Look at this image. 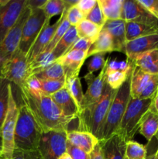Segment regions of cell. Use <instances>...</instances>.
Returning <instances> with one entry per match:
<instances>
[{"label":"cell","mask_w":158,"mask_h":159,"mask_svg":"<svg viewBox=\"0 0 158 159\" xmlns=\"http://www.w3.org/2000/svg\"><path fill=\"white\" fill-rule=\"evenodd\" d=\"M20 90L21 102L28 107L42 131H68L74 120L67 117L50 96L33 94L23 86Z\"/></svg>","instance_id":"cell-1"},{"label":"cell","mask_w":158,"mask_h":159,"mask_svg":"<svg viewBox=\"0 0 158 159\" xmlns=\"http://www.w3.org/2000/svg\"><path fill=\"white\" fill-rule=\"evenodd\" d=\"M117 90L112 89L106 83L100 99L93 105L81 110L77 116V130L91 133L99 141L102 140L104 124L112 102Z\"/></svg>","instance_id":"cell-2"},{"label":"cell","mask_w":158,"mask_h":159,"mask_svg":"<svg viewBox=\"0 0 158 159\" xmlns=\"http://www.w3.org/2000/svg\"><path fill=\"white\" fill-rule=\"evenodd\" d=\"M18 117L15 125V149L37 150L43 131L28 107L23 102L18 106Z\"/></svg>","instance_id":"cell-3"},{"label":"cell","mask_w":158,"mask_h":159,"mask_svg":"<svg viewBox=\"0 0 158 159\" xmlns=\"http://www.w3.org/2000/svg\"><path fill=\"white\" fill-rule=\"evenodd\" d=\"M153 99H133L130 97L126 110L116 134L125 141H131L139 130L143 116L148 111Z\"/></svg>","instance_id":"cell-4"},{"label":"cell","mask_w":158,"mask_h":159,"mask_svg":"<svg viewBox=\"0 0 158 159\" xmlns=\"http://www.w3.org/2000/svg\"><path fill=\"white\" fill-rule=\"evenodd\" d=\"M131 75L124 82L123 85L117 90V93L112 102L106 119H105V124H104L102 140L109 138L112 135L116 133L118 128H119V124L123 117L127 105L130 99Z\"/></svg>","instance_id":"cell-5"},{"label":"cell","mask_w":158,"mask_h":159,"mask_svg":"<svg viewBox=\"0 0 158 159\" xmlns=\"http://www.w3.org/2000/svg\"><path fill=\"white\" fill-rule=\"evenodd\" d=\"M18 105L14 98L12 84L9 89V102L6 117L1 129L2 141V159H11L15 150V125L18 117Z\"/></svg>","instance_id":"cell-6"},{"label":"cell","mask_w":158,"mask_h":159,"mask_svg":"<svg viewBox=\"0 0 158 159\" xmlns=\"http://www.w3.org/2000/svg\"><path fill=\"white\" fill-rule=\"evenodd\" d=\"M0 78L21 88L27 78V55L18 48L1 65Z\"/></svg>","instance_id":"cell-7"},{"label":"cell","mask_w":158,"mask_h":159,"mask_svg":"<svg viewBox=\"0 0 158 159\" xmlns=\"http://www.w3.org/2000/svg\"><path fill=\"white\" fill-rule=\"evenodd\" d=\"M67 131L43 132L38 151L43 159H59L67 152Z\"/></svg>","instance_id":"cell-8"},{"label":"cell","mask_w":158,"mask_h":159,"mask_svg":"<svg viewBox=\"0 0 158 159\" xmlns=\"http://www.w3.org/2000/svg\"><path fill=\"white\" fill-rule=\"evenodd\" d=\"M46 23V16L41 8L31 9L30 15L23 26L19 49L27 55L29 49Z\"/></svg>","instance_id":"cell-9"},{"label":"cell","mask_w":158,"mask_h":159,"mask_svg":"<svg viewBox=\"0 0 158 159\" xmlns=\"http://www.w3.org/2000/svg\"><path fill=\"white\" fill-rule=\"evenodd\" d=\"M30 12V8L26 5L16 23L9 30L2 42L0 43V65L19 48L23 26L29 18Z\"/></svg>","instance_id":"cell-10"},{"label":"cell","mask_w":158,"mask_h":159,"mask_svg":"<svg viewBox=\"0 0 158 159\" xmlns=\"http://www.w3.org/2000/svg\"><path fill=\"white\" fill-rule=\"evenodd\" d=\"M27 0H0V43L15 25Z\"/></svg>","instance_id":"cell-11"},{"label":"cell","mask_w":158,"mask_h":159,"mask_svg":"<svg viewBox=\"0 0 158 159\" xmlns=\"http://www.w3.org/2000/svg\"><path fill=\"white\" fill-rule=\"evenodd\" d=\"M84 79L88 85V89L84 94L83 101L80 107V111L95 103L102 96L105 85V67L100 71L98 75L87 73ZM80 113V112H79Z\"/></svg>","instance_id":"cell-12"},{"label":"cell","mask_w":158,"mask_h":159,"mask_svg":"<svg viewBox=\"0 0 158 159\" xmlns=\"http://www.w3.org/2000/svg\"><path fill=\"white\" fill-rule=\"evenodd\" d=\"M64 14L60 15V18L52 25H50V22L46 21L41 32L40 33L37 37V40H35L34 43L31 48L29 49L27 54V65L32 62L39 54H41L45 48H46L50 40H52L53 37L55 34L56 30L60 26L62 20H63Z\"/></svg>","instance_id":"cell-13"},{"label":"cell","mask_w":158,"mask_h":159,"mask_svg":"<svg viewBox=\"0 0 158 159\" xmlns=\"http://www.w3.org/2000/svg\"><path fill=\"white\" fill-rule=\"evenodd\" d=\"M153 50H158V33L126 42L125 54L126 58L133 62L139 54Z\"/></svg>","instance_id":"cell-14"},{"label":"cell","mask_w":158,"mask_h":159,"mask_svg":"<svg viewBox=\"0 0 158 159\" xmlns=\"http://www.w3.org/2000/svg\"><path fill=\"white\" fill-rule=\"evenodd\" d=\"M121 20L125 22L158 21L156 17L141 6L138 0H123Z\"/></svg>","instance_id":"cell-15"},{"label":"cell","mask_w":158,"mask_h":159,"mask_svg":"<svg viewBox=\"0 0 158 159\" xmlns=\"http://www.w3.org/2000/svg\"><path fill=\"white\" fill-rule=\"evenodd\" d=\"M104 159H125L126 141L118 134L99 141Z\"/></svg>","instance_id":"cell-16"},{"label":"cell","mask_w":158,"mask_h":159,"mask_svg":"<svg viewBox=\"0 0 158 159\" xmlns=\"http://www.w3.org/2000/svg\"><path fill=\"white\" fill-rule=\"evenodd\" d=\"M103 30L108 33L112 39L114 51L125 52V21L122 20H106Z\"/></svg>","instance_id":"cell-17"},{"label":"cell","mask_w":158,"mask_h":159,"mask_svg":"<svg viewBox=\"0 0 158 159\" xmlns=\"http://www.w3.org/2000/svg\"><path fill=\"white\" fill-rule=\"evenodd\" d=\"M88 53L78 50L68 51V53L57 59L63 66L65 73V78L72 75H79V72L83 65Z\"/></svg>","instance_id":"cell-18"},{"label":"cell","mask_w":158,"mask_h":159,"mask_svg":"<svg viewBox=\"0 0 158 159\" xmlns=\"http://www.w3.org/2000/svg\"><path fill=\"white\" fill-rule=\"evenodd\" d=\"M158 33V21L125 22L126 42Z\"/></svg>","instance_id":"cell-19"},{"label":"cell","mask_w":158,"mask_h":159,"mask_svg":"<svg viewBox=\"0 0 158 159\" xmlns=\"http://www.w3.org/2000/svg\"><path fill=\"white\" fill-rule=\"evenodd\" d=\"M67 141L88 154L91 153L99 143V140L91 133L77 130H68Z\"/></svg>","instance_id":"cell-20"},{"label":"cell","mask_w":158,"mask_h":159,"mask_svg":"<svg viewBox=\"0 0 158 159\" xmlns=\"http://www.w3.org/2000/svg\"><path fill=\"white\" fill-rule=\"evenodd\" d=\"M50 98L67 117L73 120L77 117L79 114L78 107L65 87L50 96Z\"/></svg>","instance_id":"cell-21"},{"label":"cell","mask_w":158,"mask_h":159,"mask_svg":"<svg viewBox=\"0 0 158 159\" xmlns=\"http://www.w3.org/2000/svg\"><path fill=\"white\" fill-rule=\"evenodd\" d=\"M134 66L151 75L158 74V50L147 51L136 56L133 61Z\"/></svg>","instance_id":"cell-22"},{"label":"cell","mask_w":158,"mask_h":159,"mask_svg":"<svg viewBox=\"0 0 158 159\" xmlns=\"http://www.w3.org/2000/svg\"><path fill=\"white\" fill-rule=\"evenodd\" d=\"M152 75L134 66L130 79V97L139 99L141 93L147 87Z\"/></svg>","instance_id":"cell-23"},{"label":"cell","mask_w":158,"mask_h":159,"mask_svg":"<svg viewBox=\"0 0 158 159\" xmlns=\"http://www.w3.org/2000/svg\"><path fill=\"white\" fill-rule=\"evenodd\" d=\"M139 132L150 142L158 133V113L149 109L144 114L139 125Z\"/></svg>","instance_id":"cell-24"},{"label":"cell","mask_w":158,"mask_h":159,"mask_svg":"<svg viewBox=\"0 0 158 159\" xmlns=\"http://www.w3.org/2000/svg\"><path fill=\"white\" fill-rule=\"evenodd\" d=\"M78 38L79 37L76 26H70L66 34L64 35L61 40L58 42V43L56 45V47L52 51V54L56 58V60L64 55L71 49L74 43L78 40Z\"/></svg>","instance_id":"cell-25"},{"label":"cell","mask_w":158,"mask_h":159,"mask_svg":"<svg viewBox=\"0 0 158 159\" xmlns=\"http://www.w3.org/2000/svg\"><path fill=\"white\" fill-rule=\"evenodd\" d=\"M114 51L112 39L107 31L102 29L99 37L93 42L87 54V57L93 56L99 53H109Z\"/></svg>","instance_id":"cell-26"},{"label":"cell","mask_w":158,"mask_h":159,"mask_svg":"<svg viewBox=\"0 0 158 159\" xmlns=\"http://www.w3.org/2000/svg\"><path fill=\"white\" fill-rule=\"evenodd\" d=\"M52 52H42L32 62L27 65V78L34 76L56 61ZM26 78V79H27Z\"/></svg>","instance_id":"cell-27"},{"label":"cell","mask_w":158,"mask_h":159,"mask_svg":"<svg viewBox=\"0 0 158 159\" xmlns=\"http://www.w3.org/2000/svg\"><path fill=\"white\" fill-rule=\"evenodd\" d=\"M106 20H121L123 0H97Z\"/></svg>","instance_id":"cell-28"},{"label":"cell","mask_w":158,"mask_h":159,"mask_svg":"<svg viewBox=\"0 0 158 159\" xmlns=\"http://www.w3.org/2000/svg\"><path fill=\"white\" fill-rule=\"evenodd\" d=\"M65 88L68 89V93L75 101L80 112V107L84 98V93L79 75H72L65 78Z\"/></svg>","instance_id":"cell-29"},{"label":"cell","mask_w":158,"mask_h":159,"mask_svg":"<svg viewBox=\"0 0 158 159\" xmlns=\"http://www.w3.org/2000/svg\"><path fill=\"white\" fill-rule=\"evenodd\" d=\"M76 28L79 38L86 39L92 43L97 39L102 30V28L86 19L80 22L76 26Z\"/></svg>","instance_id":"cell-30"},{"label":"cell","mask_w":158,"mask_h":159,"mask_svg":"<svg viewBox=\"0 0 158 159\" xmlns=\"http://www.w3.org/2000/svg\"><path fill=\"white\" fill-rule=\"evenodd\" d=\"M133 70L129 71H106L105 69V83L108 86L111 87L112 89L118 90L123 85L124 82L127 80V79L129 77V75L133 72Z\"/></svg>","instance_id":"cell-31"},{"label":"cell","mask_w":158,"mask_h":159,"mask_svg":"<svg viewBox=\"0 0 158 159\" xmlns=\"http://www.w3.org/2000/svg\"><path fill=\"white\" fill-rule=\"evenodd\" d=\"M11 83L7 80L0 78V144L1 141V129L6 117L9 102V89Z\"/></svg>","instance_id":"cell-32"},{"label":"cell","mask_w":158,"mask_h":159,"mask_svg":"<svg viewBox=\"0 0 158 159\" xmlns=\"http://www.w3.org/2000/svg\"><path fill=\"white\" fill-rule=\"evenodd\" d=\"M34 76L39 80H57L65 78V73L61 64L56 61L50 66Z\"/></svg>","instance_id":"cell-33"},{"label":"cell","mask_w":158,"mask_h":159,"mask_svg":"<svg viewBox=\"0 0 158 159\" xmlns=\"http://www.w3.org/2000/svg\"><path fill=\"white\" fill-rule=\"evenodd\" d=\"M68 8H65L63 14V20H62L61 23H60V26H58V28L56 30L55 34L53 37L52 40H50V42L49 43V44L46 46V48H45L44 51L43 52H52V51L54 50V48H55L56 45L58 43V42L61 40L62 37H64L65 34H66L67 31L68 30V29L71 26V24L68 22V20H67V12H68Z\"/></svg>","instance_id":"cell-34"},{"label":"cell","mask_w":158,"mask_h":159,"mask_svg":"<svg viewBox=\"0 0 158 159\" xmlns=\"http://www.w3.org/2000/svg\"><path fill=\"white\" fill-rule=\"evenodd\" d=\"M66 8L64 0H46L41 8L46 16V21L50 22L54 16L61 15Z\"/></svg>","instance_id":"cell-35"},{"label":"cell","mask_w":158,"mask_h":159,"mask_svg":"<svg viewBox=\"0 0 158 159\" xmlns=\"http://www.w3.org/2000/svg\"><path fill=\"white\" fill-rule=\"evenodd\" d=\"M147 156V151L145 146L133 140L127 141L125 150L127 159H146Z\"/></svg>","instance_id":"cell-36"},{"label":"cell","mask_w":158,"mask_h":159,"mask_svg":"<svg viewBox=\"0 0 158 159\" xmlns=\"http://www.w3.org/2000/svg\"><path fill=\"white\" fill-rule=\"evenodd\" d=\"M134 65L128 59H119L117 57L112 58L108 57L106 59L105 69L106 71H129L133 69Z\"/></svg>","instance_id":"cell-37"},{"label":"cell","mask_w":158,"mask_h":159,"mask_svg":"<svg viewBox=\"0 0 158 159\" xmlns=\"http://www.w3.org/2000/svg\"><path fill=\"white\" fill-rule=\"evenodd\" d=\"M39 82L42 93L45 96H52L65 87V78L57 80H39Z\"/></svg>","instance_id":"cell-38"},{"label":"cell","mask_w":158,"mask_h":159,"mask_svg":"<svg viewBox=\"0 0 158 159\" xmlns=\"http://www.w3.org/2000/svg\"><path fill=\"white\" fill-rule=\"evenodd\" d=\"M105 53H99L94 54L87 64V69L88 73L94 74L98 71H101L105 67L106 60L105 58Z\"/></svg>","instance_id":"cell-39"},{"label":"cell","mask_w":158,"mask_h":159,"mask_svg":"<svg viewBox=\"0 0 158 159\" xmlns=\"http://www.w3.org/2000/svg\"><path fill=\"white\" fill-rule=\"evenodd\" d=\"M85 19L89 20L91 23H94L97 26H99L102 29L103 28L104 25H105V22H106V20H105V16H104L103 12H102V9H101L98 1L96 2L95 6L91 9V12L87 15Z\"/></svg>","instance_id":"cell-40"},{"label":"cell","mask_w":158,"mask_h":159,"mask_svg":"<svg viewBox=\"0 0 158 159\" xmlns=\"http://www.w3.org/2000/svg\"><path fill=\"white\" fill-rule=\"evenodd\" d=\"M158 91V74L152 75L148 84L145 89L141 93L139 99H153L155 94Z\"/></svg>","instance_id":"cell-41"},{"label":"cell","mask_w":158,"mask_h":159,"mask_svg":"<svg viewBox=\"0 0 158 159\" xmlns=\"http://www.w3.org/2000/svg\"><path fill=\"white\" fill-rule=\"evenodd\" d=\"M85 16L84 14L79 10L76 6H72L68 9L67 12V20L70 23L71 26H77L80 22L85 20Z\"/></svg>","instance_id":"cell-42"},{"label":"cell","mask_w":158,"mask_h":159,"mask_svg":"<svg viewBox=\"0 0 158 159\" xmlns=\"http://www.w3.org/2000/svg\"><path fill=\"white\" fill-rule=\"evenodd\" d=\"M11 159H43L38 149L34 151H23L15 149Z\"/></svg>","instance_id":"cell-43"},{"label":"cell","mask_w":158,"mask_h":159,"mask_svg":"<svg viewBox=\"0 0 158 159\" xmlns=\"http://www.w3.org/2000/svg\"><path fill=\"white\" fill-rule=\"evenodd\" d=\"M67 153L72 159H91L90 154H88L81 149L72 145L68 141H67Z\"/></svg>","instance_id":"cell-44"},{"label":"cell","mask_w":158,"mask_h":159,"mask_svg":"<svg viewBox=\"0 0 158 159\" xmlns=\"http://www.w3.org/2000/svg\"><path fill=\"white\" fill-rule=\"evenodd\" d=\"M23 86L26 88L28 91L30 92L31 93H33V94H43L41 92L40 82H39V80L35 76L28 77L26 79V81H25V83Z\"/></svg>","instance_id":"cell-45"},{"label":"cell","mask_w":158,"mask_h":159,"mask_svg":"<svg viewBox=\"0 0 158 159\" xmlns=\"http://www.w3.org/2000/svg\"><path fill=\"white\" fill-rule=\"evenodd\" d=\"M138 2L153 16L158 18V0H138Z\"/></svg>","instance_id":"cell-46"},{"label":"cell","mask_w":158,"mask_h":159,"mask_svg":"<svg viewBox=\"0 0 158 159\" xmlns=\"http://www.w3.org/2000/svg\"><path fill=\"white\" fill-rule=\"evenodd\" d=\"M96 2H97L96 0H79L76 6L78 8L79 10L84 14V16L86 18L87 15L94 8Z\"/></svg>","instance_id":"cell-47"},{"label":"cell","mask_w":158,"mask_h":159,"mask_svg":"<svg viewBox=\"0 0 158 159\" xmlns=\"http://www.w3.org/2000/svg\"><path fill=\"white\" fill-rule=\"evenodd\" d=\"M92 43H93L92 42L90 41V40H86V39L78 38V40L74 43V45L71 47V49H70L68 51H74V50H78V51H82L88 53Z\"/></svg>","instance_id":"cell-48"},{"label":"cell","mask_w":158,"mask_h":159,"mask_svg":"<svg viewBox=\"0 0 158 159\" xmlns=\"http://www.w3.org/2000/svg\"><path fill=\"white\" fill-rule=\"evenodd\" d=\"M46 0H27L26 5L30 8V9H40L46 3Z\"/></svg>","instance_id":"cell-49"},{"label":"cell","mask_w":158,"mask_h":159,"mask_svg":"<svg viewBox=\"0 0 158 159\" xmlns=\"http://www.w3.org/2000/svg\"><path fill=\"white\" fill-rule=\"evenodd\" d=\"M90 156H91V159H104L100 143H99L95 146L94 150L90 153Z\"/></svg>","instance_id":"cell-50"},{"label":"cell","mask_w":158,"mask_h":159,"mask_svg":"<svg viewBox=\"0 0 158 159\" xmlns=\"http://www.w3.org/2000/svg\"><path fill=\"white\" fill-rule=\"evenodd\" d=\"M150 108L152 110H153V111H155L156 113H158V91L156 92L154 97L153 98L151 106H150Z\"/></svg>","instance_id":"cell-51"},{"label":"cell","mask_w":158,"mask_h":159,"mask_svg":"<svg viewBox=\"0 0 158 159\" xmlns=\"http://www.w3.org/2000/svg\"><path fill=\"white\" fill-rule=\"evenodd\" d=\"M59 159H72V158H71V156H70V155L66 152V153L63 154V155L59 158Z\"/></svg>","instance_id":"cell-52"},{"label":"cell","mask_w":158,"mask_h":159,"mask_svg":"<svg viewBox=\"0 0 158 159\" xmlns=\"http://www.w3.org/2000/svg\"><path fill=\"white\" fill-rule=\"evenodd\" d=\"M146 159H155V153L151 154V155H147Z\"/></svg>","instance_id":"cell-53"},{"label":"cell","mask_w":158,"mask_h":159,"mask_svg":"<svg viewBox=\"0 0 158 159\" xmlns=\"http://www.w3.org/2000/svg\"><path fill=\"white\" fill-rule=\"evenodd\" d=\"M155 159H158V148L156 152H155Z\"/></svg>","instance_id":"cell-54"},{"label":"cell","mask_w":158,"mask_h":159,"mask_svg":"<svg viewBox=\"0 0 158 159\" xmlns=\"http://www.w3.org/2000/svg\"><path fill=\"white\" fill-rule=\"evenodd\" d=\"M1 152H2V145L0 144V159H2V156H1Z\"/></svg>","instance_id":"cell-55"},{"label":"cell","mask_w":158,"mask_h":159,"mask_svg":"<svg viewBox=\"0 0 158 159\" xmlns=\"http://www.w3.org/2000/svg\"><path fill=\"white\" fill-rule=\"evenodd\" d=\"M155 137H156V139H157V141H158V133L156 134V136H155Z\"/></svg>","instance_id":"cell-56"},{"label":"cell","mask_w":158,"mask_h":159,"mask_svg":"<svg viewBox=\"0 0 158 159\" xmlns=\"http://www.w3.org/2000/svg\"><path fill=\"white\" fill-rule=\"evenodd\" d=\"M125 159H127V158H125Z\"/></svg>","instance_id":"cell-57"},{"label":"cell","mask_w":158,"mask_h":159,"mask_svg":"<svg viewBox=\"0 0 158 159\" xmlns=\"http://www.w3.org/2000/svg\"><path fill=\"white\" fill-rule=\"evenodd\" d=\"M0 66H1V65H0Z\"/></svg>","instance_id":"cell-58"},{"label":"cell","mask_w":158,"mask_h":159,"mask_svg":"<svg viewBox=\"0 0 158 159\" xmlns=\"http://www.w3.org/2000/svg\"><path fill=\"white\" fill-rule=\"evenodd\" d=\"M157 19H158V18H157Z\"/></svg>","instance_id":"cell-59"}]
</instances>
